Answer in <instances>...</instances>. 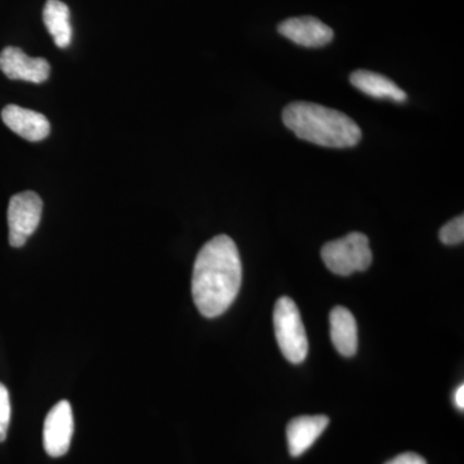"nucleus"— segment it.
Here are the masks:
<instances>
[{"instance_id": "nucleus-1", "label": "nucleus", "mask_w": 464, "mask_h": 464, "mask_svg": "<svg viewBox=\"0 0 464 464\" xmlns=\"http://www.w3.org/2000/svg\"><path fill=\"white\" fill-rule=\"evenodd\" d=\"M243 267L237 244L218 235L200 249L192 273V298L204 317L221 316L234 304L241 286Z\"/></svg>"}, {"instance_id": "nucleus-2", "label": "nucleus", "mask_w": 464, "mask_h": 464, "mask_svg": "<svg viewBox=\"0 0 464 464\" xmlns=\"http://www.w3.org/2000/svg\"><path fill=\"white\" fill-rule=\"evenodd\" d=\"M283 121L298 139L324 148H353L362 140V130L350 116L317 103H289Z\"/></svg>"}, {"instance_id": "nucleus-3", "label": "nucleus", "mask_w": 464, "mask_h": 464, "mask_svg": "<svg viewBox=\"0 0 464 464\" xmlns=\"http://www.w3.org/2000/svg\"><path fill=\"white\" fill-rule=\"evenodd\" d=\"M322 258L333 274L350 276L368 270L373 261V253L366 235L351 232L341 239L326 243L322 249Z\"/></svg>"}, {"instance_id": "nucleus-4", "label": "nucleus", "mask_w": 464, "mask_h": 464, "mask_svg": "<svg viewBox=\"0 0 464 464\" xmlns=\"http://www.w3.org/2000/svg\"><path fill=\"white\" fill-rule=\"evenodd\" d=\"M275 334L282 353L293 364L306 360L308 341L301 314L295 302L289 297L277 299L274 310Z\"/></svg>"}, {"instance_id": "nucleus-5", "label": "nucleus", "mask_w": 464, "mask_h": 464, "mask_svg": "<svg viewBox=\"0 0 464 464\" xmlns=\"http://www.w3.org/2000/svg\"><path fill=\"white\" fill-rule=\"evenodd\" d=\"M43 201L33 191L20 192L9 200V244L14 248L25 246L41 224Z\"/></svg>"}, {"instance_id": "nucleus-6", "label": "nucleus", "mask_w": 464, "mask_h": 464, "mask_svg": "<svg viewBox=\"0 0 464 464\" xmlns=\"http://www.w3.org/2000/svg\"><path fill=\"white\" fill-rule=\"evenodd\" d=\"M74 433V417L69 401L63 400L51 409L44 420L43 445L48 456H65Z\"/></svg>"}, {"instance_id": "nucleus-7", "label": "nucleus", "mask_w": 464, "mask_h": 464, "mask_svg": "<svg viewBox=\"0 0 464 464\" xmlns=\"http://www.w3.org/2000/svg\"><path fill=\"white\" fill-rule=\"evenodd\" d=\"M0 70L12 81L41 84L51 74V66L45 58L29 57L17 47H7L0 52Z\"/></svg>"}, {"instance_id": "nucleus-8", "label": "nucleus", "mask_w": 464, "mask_h": 464, "mask_svg": "<svg viewBox=\"0 0 464 464\" xmlns=\"http://www.w3.org/2000/svg\"><path fill=\"white\" fill-rule=\"evenodd\" d=\"M277 30L289 41L307 48L324 47L334 38L331 27L319 18L311 16L288 18L280 24Z\"/></svg>"}, {"instance_id": "nucleus-9", "label": "nucleus", "mask_w": 464, "mask_h": 464, "mask_svg": "<svg viewBox=\"0 0 464 464\" xmlns=\"http://www.w3.org/2000/svg\"><path fill=\"white\" fill-rule=\"evenodd\" d=\"M2 119L9 130L30 142L42 141L51 132L50 121L44 115L21 106H5L2 111Z\"/></svg>"}, {"instance_id": "nucleus-10", "label": "nucleus", "mask_w": 464, "mask_h": 464, "mask_svg": "<svg viewBox=\"0 0 464 464\" xmlns=\"http://www.w3.org/2000/svg\"><path fill=\"white\" fill-rule=\"evenodd\" d=\"M329 424L325 415H304L290 420L286 427L289 453L292 457H299L306 453L315 444Z\"/></svg>"}, {"instance_id": "nucleus-11", "label": "nucleus", "mask_w": 464, "mask_h": 464, "mask_svg": "<svg viewBox=\"0 0 464 464\" xmlns=\"http://www.w3.org/2000/svg\"><path fill=\"white\" fill-rule=\"evenodd\" d=\"M351 84L362 93L373 99L391 100L395 102H404L408 96L398 84L393 83L387 76L377 74L366 70H357L350 76Z\"/></svg>"}, {"instance_id": "nucleus-12", "label": "nucleus", "mask_w": 464, "mask_h": 464, "mask_svg": "<svg viewBox=\"0 0 464 464\" xmlns=\"http://www.w3.org/2000/svg\"><path fill=\"white\" fill-rule=\"evenodd\" d=\"M331 337L341 355L351 357L357 351V324L346 307H334L331 313Z\"/></svg>"}, {"instance_id": "nucleus-13", "label": "nucleus", "mask_w": 464, "mask_h": 464, "mask_svg": "<svg viewBox=\"0 0 464 464\" xmlns=\"http://www.w3.org/2000/svg\"><path fill=\"white\" fill-rule=\"evenodd\" d=\"M43 21L58 48H67L72 41L70 9L60 0H48L43 9Z\"/></svg>"}, {"instance_id": "nucleus-14", "label": "nucleus", "mask_w": 464, "mask_h": 464, "mask_svg": "<svg viewBox=\"0 0 464 464\" xmlns=\"http://www.w3.org/2000/svg\"><path fill=\"white\" fill-rule=\"evenodd\" d=\"M440 240L445 246H458L464 240V218L463 216L456 217V218L449 221L448 224L442 226L439 232Z\"/></svg>"}, {"instance_id": "nucleus-15", "label": "nucleus", "mask_w": 464, "mask_h": 464, "mask_svg": "<svg viewBox=\"0 0 464 464\" xmlns=\"http://www.w3.org/2000/svg\"><path fill=\"white\" fill-rule=\"evenodd\" d=\"M11 414V399H9L7 387L0 383V442L7 439Z\"/></svg>"}, {"instance_id": "nucleus-16", "label": "nucleus", "mask_w": 464, "mask_h": 464, "mask_svg": "<svg viewBox=\"0 0 464 464\" xmlns=\"http://www.w3.org/2000/svg\"><path fill=\"white\" fill-rule=\"evenodd\" d=\"M386 464H427L423 457L415 453H402Z\"/></svg>"}, {"instance_id": "nucleus-17", "label": "nucleus", "mask_w": 464, "mask_h": 464, "mask_svg": "<svg viewBox=\"0 0 464 464\" xmlns=\"http://www.w3.org/2000/svg\"><path fill=\"white\" fill-rule=\"evenodd\" d=\"M456 404L458 408L464 409V386H459L456 392Z\"/></svg>"}]
</instances>
